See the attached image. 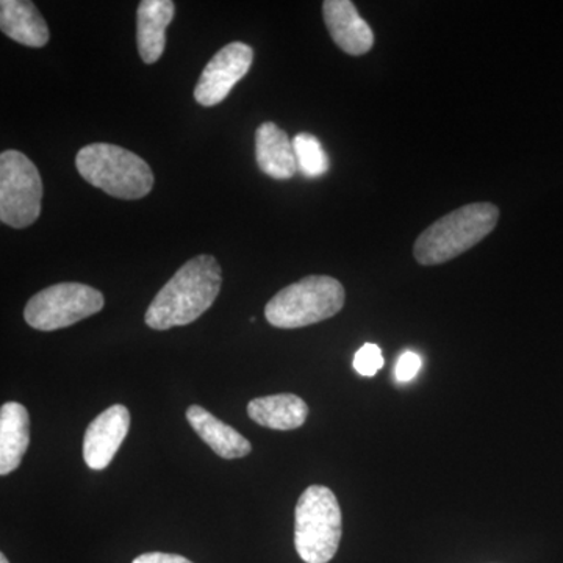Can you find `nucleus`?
<instances>
[{
	"label": "nucleus",
	"mask_w": 563,
	"mask_h": 563,
	"mask_svg": "<svg viewBox=\"0 0 563 563\" xmlns=\"http://www.w3.org/2000/svg\"><path fill=\"white\" fill-rule=\"evenodd\" d=\"M131 428V413L128 407L114 404L103 410L88 426L84 439V459L95 472H101L110 465L120 451L122 442Z\"/></svg>",
	"instance_id": "9"
},
{
	"label": "nucleus",
	"mask_w": 563,
	"mask_h": 563,
	"mask_svg": "<svg viewBox=\"0 0 563 563\" xmlns=\"http://www.w3.org/2000/svg\"><path fill=\"white\" fill-rule=\"evenodd\" d=\"M31 443V417L20 402L0 409V474L13 473L21 465Z\"/></svg>",
	"instance_id": "13"
},
{
	"label": "nucleus",
	"mask_w": 563,
	"mask_h": 563,
	"mask_svg": "<svg viewBox=\"0 0 563 563\" xmlns=\"http://www.w3.org/2000/svg\"><path fill=\"white\" fill-rule=\"evenodd\" d=\"M421 365V357L417 352H404L395 366L396 379H398L399 383H410V380L415 379V376L420 373Z\"/></svg>",
	"instance_id": "19"
},
{
	"label": "nucleus",
	"mask_w": 563,
	"mask_h": 563,
	"mask_svg": "<svg viewBox=\"0 0 563 563\" xmlns=\"http://www.w3.org/2000/svg\"><path fill=\"white\" fill-rule=\"evenodd\" d=\"M103 295L90 285L63 282L32 296L24 320L41 332L58 331L101 312Z\"/></svg>",
	"instance_id": "6"
},
{
	"label": "nucleus",
	"mask_w": 563,
	"mask_h": 563,
	"mask_svg": "<svg viewBox=\"0 0 563 563\" xmlns=\"http://www.w3.org/2000/svg\"><path fill=\"white\" fill-rule=\"evenodd\" d=\"M498 220V207L488 202L468 203L451 211L421 232L415 242V258L424 266L453 261L490 235Z\"/></svg>",
	"instance_id": "2"
},
{
	"label": "nucleus",
	"mask_w": 563,
	"mask_h": 563,
	"mask_svg": "<svg viewBox=\"0 0 563 563\" xmlns=\"http://www.w3.org/2000/svg\"><path fill=\"white\" fill-rule=\"evenodd\" d=\"M132 563H192L177 554L146 553L141 554Z\"/></svg>",
	"instance_id": "20"
},
{
	"label": "nucleus",
	"mask_w": 563,
	"mask_h": 563,
	"mask_svg": "<svg viewBox=\"0 0 563 563\" xmlns=\"http://www.w3.org/2000/svg\"><path fill=\"white\" fill-rule=\"evenodd\" d=\"M292 147H295L298 169L303 176L317 179V177L328 173V154L322 150L320 140L317 136L310 135V133H299L292 140Z\"/></svg>",
	"instance_id": "17"
},
{
	"label": "nucleus",
	"mask_w": 563,
	"mask_h": 563,
	"mask_svg": "<svg viewBox=\"0 0 563 563\" xmlns=\"http://www.w3.org/2000/svg\"><path fill=\"white\" fill-rule=\"evenodd\" d=\"M247 415L252 421L274 431H295L301 428L309 417V406L299 396L290 393L252 399L247 404Z\"/></svg>",
	"instance_id": "16"
},
{
	"label": "nucleus",
	"mask_w": 563,
	"mask_h": 563,
	"mask_svg": "<svg viewBox=\"0 0 563 563\" xmlns=\"http://www.w3.org/2000/svg\"><path fill=\"white\" fill-rule=\"evenodd\" d=\"M252 62L254 49L251 46L240 41L225 44L203 68L195 88L196 102L202 107H214L224 101L250 73Z\"/></svg>",
	"instance_id": "8"
},
{
	"label": "nucleus",
	"mask_w": 563,
	"mask_h": 563,
	"mask_svg": "<svg viewBox=\"0 0 563 563\" xmlns=\"http://www.w3.org/2000/svg\"><path fill=\"white\" fill-rule=\"evenodd\" d=\"M343 518L331 488L312 485L295 510V547L306 563H328L342 540Z\"/></svg>",
	"instance_id": "5"
},
{
	"label": "nucleus",
	"mask_w": 563,
	"mask_h": 563,
	"mask_svg": "<svg viewBox=\"0 0 563 563\" xmlns=\"http://www.w3.org/2000/svg\"><path fill=\"white\" fill-rule=\"evenodd\" d=\"M187 420L195 432L209 444L220 457L242 459L251 454L252 444L244 439L242 433L235 431L232 426L218 420L214 415L207 412L201 406H191L187 410Z\"/></svg>",
	"instance_id": "15"
},
{
	"label": "nucleus",
	"mask_w": 563,
	"mask_h": 563,
	"mask_svg": "<svg viewBox=\"0 0 563 563\" xmlns=\"http://www.w3.org/2000/svg\"><path fill=\"white\" fill-rule=\"evenodd\" d=\"M176 13L173 0H143L136 10V44L146 65L161 60L166 47V29Z\"/></svg>",
	"instance_id": "11"
},
{
	"label": "nucleus",
	"mask_w": 563,
	"mask_h": 563,
	"mask_svg": "<svg viewBox=\"0 0 563 563\" xmlns=\"http://www.w3.org/2000/svg\"><path fill=\"white\" fill-rule=\"evenodd\" d=\"M384 366V355L377 344L366 343L363 344L361 350L357 351L354 358L355 372L361 376L373 377Z\"/></svg>",
	"instance_id": "18"
},
{
	"label": "nucleus",
	"mask_w": 563,
	"mask_h": 563,
	"mask_svg": "<svg viewBox=\"0 0 563 563\" xmlns=\"http://www.w3.org/2000/svg\"><path fill=\"white\" fill-rule=\"evenodd\" d=\"M77 172L92 187L113 198L135 201L154 187V173L140 155L109 143H91L76 157Z\"/></svg>",
	"instance_id": "3"
},
{
	"label": "nucleus",
	"mask_w": 563,
	"mask_h": 563,
	"mask_svg": "<svg viewBox=\"0 0 563 563\" xmlns=\"http://www.w3.org/2000/svg\"><path fill=\"white\" fill-rule=\"evenodd\" d=\"M221 284V266L217 258L198 255L185 263L157 292L144 321L154 331L191 324L217 301Z\"/></svg>",
	"instance_id": "1"
},
{
	"label": "nucleus",
	"mask_w": 563,
	"mask_h": 563,
	"mask_svg": "<svg viewBox=\"0 0 563 563\" xmlns=\"http://www.w3.org/2000/svg\"><path fill=\"white\" fill-rule=\"evenodd\" d=\"M0 27L9 38L22 46L44 47L49 43V27L35 3L29 0H2Z\"/></svg>",
	"instance_id": "14"
},
{
	"label": "nucleus",
	"mask_w": 563,
	"mask_h": 563,
	"mask_svg": "<svg viewBox=\"0 0 563 563\" xmlns=\"http://www.w3.org/2000/svg\"><path fill=\"white\" fill-rule=\"evenodd\" d=\"M346 292L339 280L329 276L303 277L266 303L265 317L279 329H299L335 317L343 309Z\"/></svg>",
	"instance_id": "4"
},
{
	"label": "nucleus",
	"mask_w": 563,
	"mask_h": 563,
	"mask_svg": "<svg viewBox=\"0 0 563 563\" xmlns=\"http://www.w3.org/2000/svg\"><path fill=\"white\" fill-rule=\"evenodd\" d=\"M322 14L336 46L352 57H361L373 49L374 33L362 20L351 0H325Z\"/></svg>",
	"instance_id": "10"
},
{
	"label": "nucleus",
	"mask_w": 563,
	"mask_h": 563,
	"mask_svg": "<svg viewBox=\"0 0 563 563\" xmlns=\"http://www.w3.org/2000/svg\"><path fill=\"white\" fill-rule=\"evenodd\" d=\"M43 180L31 158L20 151L0 155V221L25 229L38 220L43 202Z\"/></svg>",
	"instance_id": "7"
},
{
	"label": "nucleus",
	"mask_w": 563,
	"mask_h": 563,
	"mask_svg": "<svg viewBox=\"0 0 563 563\" xmlns=\"http://www.w3.org/2000/svg\"><path fill=\"white\" fill-rule=\"evenodd\" d=\"M0 563H10L9 559L5 558V554H0Z\"/></svg>",
	"instance_id": "21"
},
{
	"label": "nucleus",
	"mask_w": 563,
	"mask_h": 563,
	"mask_svg": "<svg viewBox=\"0 0 563 563\" xmlns=\"http://www.w3.org/2000/svg\"><path fill=\"white\" fill-rule=\"evenodd\" d=\"M258 168L276 180H288L299 172L292 141L274 122H263L255 132Z\"/></svg>",
	"instance_id": "12"
}]
</instances>
